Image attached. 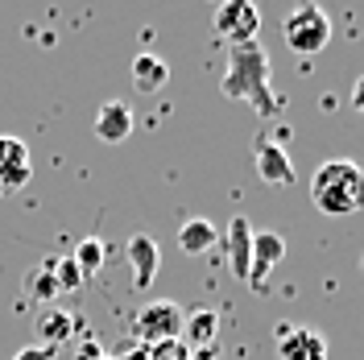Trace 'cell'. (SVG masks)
<instances>
[{
	"label": "cell",
	"mask_w": 364,
	"mask_h": 360,
	"mask_svg": "<svg viewBox=\"0 0 364 360\" xmlns=\"http://www.w3.org/2000/svg\"><path fill=\"white\" fill-rule=\"evenodd\" d=\"M224 95L228 100H249L261 116H273L282 108V100L269 91V54L261 42L232 46L228 54V75H224Z\"/></svg>",
	"instance_id": "cell-1"
},
{
	"label": "cell",
	"mask_w": 364,
	"mask_h": 360,
	"mask_svg": "<svg viewBox=\"0 0 364 360\" xmlns=\"http://www.w3.org/2000/svg\"><path fill=\"white\" fill-rule=\"evenodd\" d=\"M311 199L323 216H356L364 211V166L352 158L323 162L311 179Z\"/></svg>",
	"instance_id": "cell-2"
},
{
	"label": "cell",
	"mask_w": 364,
	"mask_h": 360,
	"mask_svg": "<svg viewBox=\"0 0 364 360\" xmlns=\"http://www.w3.org/2000/svg\"><path fill=\"white\" fill-rule=\"evenodd\" d=\"M282 38H286V46L294 54L311 58V54H318L323 46L331 42V17L318 4H298V9L286 13V21H282Z\"/></svg>",
	"instance_id": "cell-3"
},
{
	"label": "cell",
	"mask_w": 364,
	"mask_h": 360,
	"mask_svg": "<svg viewBox=\"0 0 364 360\" xmlns=\"http://www.w3.org/2000/svg\"><path fill=\"white\" fill-rule=\"evenodd\" d=\"M182 323H186L182 307L161 298V302H149V307L136 311L133 332H136V339L149 348V344H161V339H182Z\"/></svg>",
	"instance_id": "cell-4"
},
{
	"label": "cell",
	"mask_w": 364,
	"mask_h": 360,
	"mask_svg": "<svg viewBox=\"0 0 364 360\" xmlns=\"http://www.w3.org/2000/svg\"><path fill=\"white\" fill-rule=\"evenodd\" d=\"M257 29H261V13L252 9L249 0H228L215 9V33L228 38L232 46L257 42Z\"/></svg>",
	"instance_id": "cell-5"
},
{
	"label": "cell",
	"mask_w": 364,
	"mask_h": 360,
	"mask_svg": "<svg viewBox=\"0 0 364 360\" xmlns=\"http://www.w3.org/2000/svg\"><path fill=\"white\" fill-rule=\"evenodd\" d=\"M277 356L282 360H327V339L315 327L277 323Z\"/></svg>",
	"instance_id": "cell-6"
},
{
	"label": "cell",
	"mask_w": 364,
	"mask_h": 360,
	"mask_svg": "<svg viewBox=\"0 0 364 360\" xmlns=\"http://www.w3.org/2000/svg\"><path fill=\"white\" fill-rule=\"evenodd\" d=\"M33 174L29 166V145L21 137H0V195H13L21 191Z\"/></svg>",
	"instance_id": "cell-7"
},
{
	"label": "cell",
	"mask_w": 364,
	"mask_h": 360,
	"mask_svg": "<svg viewBox=\"0 0 364 360\" xmlns=\"http://www.w3.org/2000/svg\"><path fill=\"white\" fill-rule=\"evenodd\" d=\"M224 248H228V270L236 273L240 282H249V261H252V224L245 216H232V224L224 232Z\"/></svg>",
	"instance_id": "cell-8"
},
{
	"label": "cell",
	"mask_w": 364,
	"mask_h": 360,
	"mask_svg": "<svg viewBox=\"0 0 364 360\" xmlns=\"http://www.w3.org/2000/svg\"><path fill=\"white\" fill-rule=\"evenodd\" d=\"M286 257V240L277 232H252V261H249V286H265L273 265Z\"/></svg>",
	"instance_id": "cell-9"
},
{
	"label": "cell",
	"mask_w": 364,
	"mask_h": 360,
	"mask_svg": "<svg viewBox=\"0 0 364 360\" xmlns=\"http://www.w3.org/2000/svg\"><path fill=\"white\" fill-rule=\"evenodd\" d=\"M124 253H129V265H133V286H136V290H149V282L158 277V265H161L158 240H154V236H145V232H136Z\"/></svg>",
	"instance_id": "cell-10"
},
{
	"label": "cell",
	"mask_w": 364,
	"mask_h": 360,
	"mask_svg": "<svg viewBox=\"0 0 364 360\" xmlns=\"http://www.w3.org/2000/svg\"><path fill=\"white\" fill-rule=\"evenodd\" d=\"M129 133H133V108L124 100L100 104V112H95V137L108 141V145H120V141H129Z\"/></svg>",
	"instance_id": "cell-11"
},
{
	"label": "cell",
	"mask_w": 364,
	"mask_h": 360,
	"mask_svg": "<svg viewBox=\"0 0 364 360\" xmlns=\"http://www.w3.org/2000/svg\"><path fill=\"white\" fill-rule=\"evenodd\" d=\"M257 174H261V182L290 186V182H294V166H290V154H286L277 141H257Z\"/></svg>",
	"instance_id": "cell-12"
},
{
	"label": "cell",
	"mask_w": 364,
	"mask_h": 360,
	"mask_svg": "<svg viewBox=\"0 0 364 360\" xmlns=\"http://www.w3.org/2000/svg\"><path fill=\"white\" fill-rule=\"evenodd\" d=\"M215 336H220V315L203 307V311H195V315H186L182 323V344L195 352V348H215Z\"/></svg>",
	"instance_id": "cell-13"
},
{
	"label": "cell",
	"mask_w": 364,
	"mask_h": 360,
	"mask_svg": "<svg viewBox=\"0 0 364 360\" xmlns=\"http://www.w3.org/2000/svg\"><path fill=\"white\" fill-rule=\"evenodd\" d=\"M166 79H170L166 58H158V54H136V58H133V88L136 91L154 95V91L166 88Z\"/></svg>",
	"instance_id": "cell-14"
},
{
	"label": "cell",
	"mask_w": 364,
	"mask_h": 360,
	"mask_svg": "<svg viewBox=\"0 0 364 360\" xmlns=\"http://www.w3.org/2000/svg\"><path fill=\"white\" fill-rule=\"evenodd\" d=\"M215 240H220V232H215V224H211V220H186V224L178 228V248L186 253V257H199V253H207Z\"/></svg>",
	"instance_id": "cell-15"
},
{
	"label": "cell",
	"mask_w": 364,
	"mask_h": 360,
	"mask_svg": "<svg viewBox=\"0 0 364 360\" xmlns=\"http://www.w3.org/2000/svg\"><path fill=\"white\" fill-rule=\"evenodd\" d=\"M75 327H79V319L70 315V311H63V307H54V311H42V315H38V336L46 339V348H58Z\"/></svg>",
	"instance_id": "cell-16"
},
{
	"label": "cell",
	"mask_w": 364,
	"mask_h": 360,
	"mask_svg": "<svg viewBox=\"0 0 364 360\" xmlns=\"http://www.w3.org/2000/svg\"><path fill=\"white\" fill-rule=\"evenodd\" d=\"M104 257H108V245H104L100 236H87L83 245L75 248V257H70V261L79 265V273H83V277H91V273H100V265H104Z\"/></svg>",
	"instance_id": "cell-17"
},
{
	"label": "cell",
	"mask_w": 364,
	"mask_h": 360,
	"mask_svg": "<svg viewBox=\"0 0 364 360\" xmlns=\"http://www.w3.org/2000/svg\"><path fill=\"white\" fill-rule=\"evenodd\" d=\"M46 265H50L54 282H58V294L63 290H79V286H83V273H79V265H75L70 257H63V261H46Z\"/></svg>",
	"instance_id": "cell-18"
},
{
	"label": "cell",
	"mask_w": 364,
	"mask_h": 360,
	"mask_svg": "<svg viewBox=\"0 0 364 360\" xmlns=\"http://www.w3.org/2000/svg\"><path fill=\"white\" fill-rule=\"evenodd\" d=\"M25 290H29V298H54V294H58V282H54L50 265H42V270L33 273V277L25 282Z\"/></svg>",
	"instance_id": "cell-19"
},
{
	"label": "cell",
	"mask_w": 364,
	"mask_h": 360,
	"mask_svg": "<svg viewBox=\"0 0 364 360\" xmlns=\"http://www.w3.org/2000/svg\"><path fill=\"white\" fill-rule=\"evenodd\" d=\"M149 360H191V348L182 339H161V344H149Z\"/></svg>",
	"instance_id": "cell-20"
},
{
	"label": "cell",
	"mask_w": 364,
	"mask_h": 360,
	"mask_svg": "<svg viewBox=\"0 0 364 360\" xmlns=\"http://www.w3.org/2000/svg\"><path fill=\"white\" fill-rule=\"evenodd\" d=\"M112 360H149V348L145 344H124V348H116Z\"/></svg>",
	"instance_id": "cell-21"
},
{
	"label": "cell",
	"mask_w": 364,
	"mask_h": 360,
	"mask_svg": "<svg viewBox=\"0 0 364 360\" xmlns=\"http://www.w3.org/2000/svg\"><path fill=\"white\" fill-rule=\"evenodd\" d=\"M54 352H58V348H46V344H38V348H21L13 360H54Z\"/></svg>",
	"instance_id": "cell-22"
},
{
	"label": "cell",
	"mask_w": 364,
	"mask_h": 360,
	"mask_svg": "<svg viewBox=\"0 0 364 360\" xmlns=\"http://www.w3.org/2000/svg\"><path fill=\"white\" fill-rule=\"evenodd\" d=\"M352 108H356V112H364V75L352 83Z\"/></svg>",
	"instance_id": "cell-23"
},
{
	"label": "cell",
	"mask_w": 364,
	"mask_h": 360,
	"mask_svg": "<svg viewBox=\"0 0 364 360\" xmlns=\"http://www.w3.org/2000/svg\"><path fill=\"white\" fill-rule=\"evenodd\" d=\"M79 360H108V356H104V352H100L95 344H83V352H79Z\"/></svg>",
	"instance_id": "cell-24"
},
{
	"label": "cell",
	"mask_w": 364,
	"mask_h": 360,
	"mask_svg": "<svg viewBox=\"0 0 364 360\" xmlns=\"http://www.w3.org/2000/svg\"><path fill=\"white\" fill-rule=\"evenodd\" d=\"M191 360H220V352H215V348H195Z\"/></svg>",
	"instance_id": "cell-25"
}]
</instances>
